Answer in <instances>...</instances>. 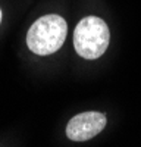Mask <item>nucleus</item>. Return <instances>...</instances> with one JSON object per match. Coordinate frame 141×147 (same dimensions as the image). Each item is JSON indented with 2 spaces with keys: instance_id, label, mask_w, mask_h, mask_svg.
<instances>
[{
  "instance_id": "f257e3e1",
  "label": "nucleus",
  "mask_w": 141,
  "mask_h": 147,
  "mask_svg": "<svg viewBox=\"0 0 141 147\" xmlns=\"http://www.w3.org/2000/svg\"><path fill=\"white\" fill-rule=\"evenodd\" d=\"M68 34L66 21L59 15H46L37 19L27 34L28 49L40 56L57 52L65 43Z\"/></svg>"
},
{
  "instance_id": "7ed1b4c3",
  "label": "nucleus",
  "mask_w": 141,
  "mask_h": 147,
  "mask_svg": "<svg viewBox=\"0 0 141 147\" xmlns=\"http://www.w3.org/2000/svg\"><path fill=\"white\" fill-rule=\"evenodd\" d=\"M106 122V115L100 112L79 113L68 122L66 136L72 141H87L103 131Z\"/></svg>"
},
{
  "instance_id": "20e7f679",
  "label": "nucleus",
  "mask_w": 141,
  "mask_h": 147,
  "mask_svg": "<svg viewBox=\"0 0 141 147\" xmlns=\"http://www.w3.org/2000/svg\"><path fill=\"white\" fill-rule=\"evenodd\" d=\"M0 22H2V10H0Z\"/></svg>"
},
{
  "instance_id": "f03ea898",
  "label": "nucleus",
  "mask_w": 141,
  "mask_h": 147,
  "mask_svg": "<svg viewBox=\"0 0 141 147\" xmlns=\"http://www.w3.org/2000/svg\"><path fill=\"white\" fill-rule=\"evenodd\" d=\"M109 27L101 18L87 16L75 28L74 46L77 53L88 60L100 57L109 46Z\"/></svg>"
}]
</instances>
